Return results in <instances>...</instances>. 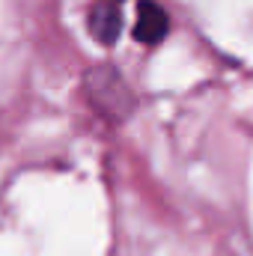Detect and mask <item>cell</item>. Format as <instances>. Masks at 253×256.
<instances>
[{"instance_id":"obj_1","label":"cell","mask_w":253,"mask_h":256,"mask_svg":"<svg viewBox=\"0 0 253 256\" xmlns=\"http://www.w3.org/2000/svg\"><path fill=\"white\" fill-rule=\"evenodd\" d=\"M84 90H86L90 104H92L108 122H122V120L131 116V110L137 108V96L131 92V86L126 84V78L108 63L92 66V68L84 74Z\"/></svg>"},{"instance_id":"obj_3","label":"cell","mask_w":253,"mask_h":256,"mask_svg":"<svg viewBox=\"0 0 253 256\" xmlns=\"http://www.w3.org/2000/svg\"><path fill=\"white\" fill-rule=\"evenodd\" d=\"M167 30H170L167 12L152 0H143L137 9V21H134V39L143 45H158L167 36Z\"/></svg>"},{"instance_id":"obj_2","label":"cell","mask_w":253,"mask_h":256,"mask_svg":"<svg viewBox=\"0 0 253 256\" xmlns=\"http://www.w3.org/2000/svg\"><path fill=\"white\" fill-rule=\"evenodd\" d=\"M86 24H90V33H92V39L98 45H104V48L116 45V39L122 33V9H120V3L116 0H98L90 9Z\"/></svg>"},{"instance_id":"obj_4","label":"cell","mask_w":253,"mask_h":256,"mask_svg":"<svg viewBox=\"0 0 253 256\" xmlns=\"http://www.w3.org/2000/svg\"><path fill=\"white\" fill-rule=\"evenodd\" d=\"M116 3H120V0H116Z\"/></svg>"}]
</instances>
